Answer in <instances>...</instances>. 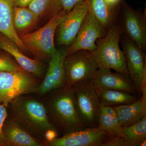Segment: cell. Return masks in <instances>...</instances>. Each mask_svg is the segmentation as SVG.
Here are the masks:
<instances>
[{
    "mask_svg": "<svg viewBox=\"0 0 146 146\" xmlns=\"http://www.w3.org/2000/svg\"><path fill=\"white\" fill-rule=\"evenodd\" d=\"M72 88L81 122L86 128L97 127L101 105L92 79L78 82Z\"/></svg>",
    "mask_w": 146,
    "mask_h": 146,
    "instance_id": "cell-4",
    "label": "cell"
},
{
    "mask_svg": "<svg viewBox=\"0 0 146 146\" xmlns=\"http://www.w3.org/2000/svg\"><path fill=\"white\" fill-rule=\"evenodd\" d=\"M95 87L98 94L101 106H115L129 104L137 100L136 96L125 91L102 89L96 86Z\"/></svg>",
    "mask_w": 146,
    "mask_h": 146,
    "instance_id": "cell-21",
    "label": "cell"
},
{
    "mask_svg": "<svg viewBox=\"0 0 146 146\" xmlns=\"http://www.w3.org/2000/svg\"><path fill=\"white\" fill-rule=\"evenodd\" d=\"M32 0H13L14 6L27 7Z\"/></svg>",
    "mask_w": 146,
    "mask_h": 146,
    "instance_id": "cell-29",
    "label": "cell"
},
{
    "mask_svg": "<svg viewBox=\"0 0 146 146\" xmlns=\"http://www.w3.org/2000/svg\"><path fill=\"white\" fill-rule=\"evenodd\" d=\"M67 49L56 50L50 58L46 72L35 94L43 96L50 91L65 86L64 63Z\"/></svg>",
    "mask_w": 146,
    "mask_h": 146,
    "instance_id": "cell-11",
    "label": "cell"
},
{
    "mask_svg": "<svg viewBox=\"0 0 146 146\" xmlns=\"http://www.w3.org/2000/svg\"><path fill=\"white\" fill-rule=\"evenodd\" d=\"M126 146H139L146 140V115L138 122L122 127Z\"/></svg>",
    "mask_w": 146,
    "mask_h": 146,
    "instance_id": "cell-22",
    "label": "cell"
},
{
    "mask_svg": "<svg viewBox=\"0 0 146 146\" xmlns=\"http://www.w3.org/2000/svg\"><path fill=\"white\" fill-rule=\"evenodd\" d=\"M92 80L95 86L102 89L119 90L132 94L137 92L129 76L117 72H113L110 70L98 68Z\"/></svg>",
    "mask_w": 146,
    "mask_h": 146,
    "instance_id": "cell-14",
    "label": "cell"
},
{
    "mask_svg": "<svg viewBox=\"0 0 146 146\" xmlns=\"http://www.w3.org/2000/svg\"><path fill=\"white\" fill-rule=\"evenodd\" d=\"M110 136L99 127L86 128L58 137L45 146H102Z\"/></svg>",
    "mask_w": 146,
    "mask_h": 146,
    "instance_id": "cell-13",
    "label": "cell"
},
{
    "mask_svg": "<svg viewBox=\"0 0 146 146\" xmlns=\"http://www.w3.org/2000/svg\"><path fill=\"white\" fill-rule=\"evenodd\" d=\"M28 7L39 17L45 13H59L62 9L60 0H32Z\"/></svg>",
    "mask_w": 146,
    "mask_h": 146,
    "instance_id": "cell-24",
    "label": "cell"
},
{
    "mask_svg": "<svg viewBox=\"0 0 146 146\" xmlns=\"http://www.w3.org/2000/svg\"><path fill=\"white\" fill-rule=\"evenodd\" d=\"M122 127L129 126L140 121L146 115V96L129 104L113 106Z\"/></svg>",
    "mask_w": 146,
    "mask_h": 146,
    "instance_id": "cell-17",
    "label": "cell"
},
{
    "mask_svg": "<svg viewBox=\"0 0 146 146\" xmlns=\"http://www.w3.org/2000/svg\"><path fill=\"white\" fill-rule=\"evenodd\" d=\"M119 15V25L123 33L145 52L146 49V13L136 10L123 0Z\"/></svg>",
    "mask_w": 146,
    "mask_h": 146,
    "instance_id": "cell-8",
    "label": "cell"
},
{
    "mask_svg": "<svg viewBox=\"0 0 146 146\" xmlns=\"http://www.w3.org/2000/svg\"><path fill=\"white\" fill-rule=\"evenodd\" d=\"M97 127L110 136L125 138L122 127L113 106H101Z\"/></svg>",
    "mask_w": 146,
    "mask_h": 146,
    "instance_id": "cell-20",
    "label": "cell"
},
{
    "mask_svg": "<svg viewBox=\"0 0 146 146\" xmlns=\"http://www.w3.org/2000/svg\"><path fill=\"white\" fill-rule=\"evenodd\" d=\"M106 32L91 9L82 22L74 42L67 49V55L80 50L93 52L96 48V41L104 37Z\"/></svg>",
    "mask_w": 146,
    "mask_h": 146,
    "instance_id": "cell-10",
    "label": "cell"
},
{
    "mask_svg": "<svg viewBox=\"0 0 146 146\" xmlns=\"http://www.w3.org/2000/svg\"><path fill=\"white\" fill-rule=\"evenodd\" d=\"M90 8L106 32L116 25L119 8L111 7L104 0H89Z\"/></svg>",
    "mask_w": 146,
    "mask_h": 146,
    "instance_id": "cell-19",
    "label": "cell"
},
{
    "mask_svg": "<svg viewBox=\"0 0 146 146\" xmlns=\"http://www.w3.org/2000/svg\"><path fill=\"white\" fill-rule=\"evenodd\" d=\"M40 98L51 123L60 135L86 128L79 117L72 87L55 89Z\"/></svg>",
    "mask_w": 146,
    "mask_h": 146,
    "instance_id": "cell-2",
    "label": "cell"
},
{
    "mask_svg": "<svg viewBox=\"0 0 146 146\" xmlns=\"http://www.w3.org/2000/svg\"><path fill=\"white\" fill-rule=\"evenodd\" d=\"M42 80L24 70L0 72V104L7 106L17 97L35 94Z\"/></svg>",
    "mask_w": 146,
    "mask_h": 146,
    "instance_id": "cell-5",
    "label": "cell"
},
{
    "mask_svg": "<svg viewBox=\"0 0 146 146\" xmlns=\"http://www.w3.org/2000/svg\"><path fill=\"white\" fill-rule=\"evenodd\" d=\"M65 86L92 79L98 66L91 52L80 50L66 56L64 63Z\"/></svg>",
    "mask_w": 146,
    "mask_h": 146,
    "instance_id": "cell-7",
    "label": "cell"
},
{
    "mask_svg": "<svg viewBox=\"0 0 146 146\" xmlns=\"http://www.w3.org/2000/svg\"><path fill=\"white\" fill-rule=\"evenodd\" d=\"M89 9V0H84L63 15L56 29L58 46L69 47L72 44Z\"/></svg>",
    "mask_w": 146,
    "mask_h": 146,
    "instance_id": "cell-9",
    "label": "cell"
},
{
    "mask_svg": "<svg viewBox=\"0 0 146 146\" xmlns=\"http://www.w3.org/2000/svg\"><path fill=\"white\" fill-rule=\"evenodd\" d=\"M13 0H0V33L13 41L22 51H28L19 37L13 21Z\"/></svg>",
    "mask_w": 146,
    "mask_h": 146,
    "instance_id": "cell-18",
    "label": "cell"
},
{
    "mask_svg": "<svg viewBox=\"0 0 146 146\" xmlns=\"http://www.w3.org/2000/svg\"><path fill=\"white\" fill-rule=\"evenodd\" d=\"M23 70L14 59L0 54V72H14Z\"/></svg>",
    "mask_w": 146,
    "mask_h": 146,
    "instance_id": "cell-25",
    "label": "cell"
},
{
    "mask_svg": "<svg viewBox=\"0 0 146 146\" xmlns=\"http://www.w3.org/2000/svg\"><path fill=\"white\" fill-rule=\"evenodd\" d=\"M102 146H126L124 138L110 136Z\"/></svg>",
    "mask_w": 146,
    "mask_h": 146,
    "instance_id": "cell-27",
    "label": "cell"
},
{
    "mask_svg": "<svg viewBox=\"0 0 146 146\" xmlns=\"http://www.w3.org/2000/svg\"><path fill=\"white\" fill-rule=\"evenodd\" d=\"M146 140H145V141H143L142 143L140 144V145L139 146H146Z\"/></svg>",
    "mask_w": 146,
    "mask_h": 146,
    "instance_id": "cell-31",
    "label": "cell"
},
{
    "mask_svg": "<svg viewBox=\"0 0 146 146\" xmlns=\"http://www.w3.org/2000/svg\"><path fill=\"white\" fill-rule=\"evenodd\" d=\"M104 1L111 7L119 8L123 0H104Z\"/></svg>",
    "mask_w": 146,
    "mask_h": 146,
    "instance_id": "cell-30",
    "label": "cell"
},
{
    "mask_svg": "<svg viewBox=\"0 0 146 146\" xmlns=\"http://www.w3.org/2000/svg\"><path fill=\"white\" fill-rule=\"evenodd\" d=\"M39 16L27 7H13V21L16 30L23 31L33 25Z\"/></svg>",
    "mask_w": 146,
    "mask_h": 146,
    "instance_id": "cell-23",
    "label": "cell"
},
{
    "mask_svg": "<svg viewBox=\"0 0 146 146\" xmlns=\"http://www.w3.org/2000/svg\"><path fill=\"white\" fill-rule=\"evenodd\" d=\"M7 117V106L0 104V146H4V138L3 132V127L5 121Z\"/></svg>",
    "mask_w": 146,
    "mask_h": 146,
    "instance_id": "cell-26",
    "label": "cell"
},
{
    "mask_svg": "<svg viewBox=\"0 0 146 146\" xmlns=\"http://www.w3.org/2000/svg\"><path fill=\"white\" fill-rule=\"evenodd\" d=\"M0 48L8 52L23 70L42 80L44 76V67L38 60L30 58L22 52L16 44L7 36L0 37Z\"/></svg>",
    "mask_w": 146,
    "mask_h": 146,
    "instance_id": "cell-15",
    "label": "cell"
},
{
    "mask_svg": "<svg viewBox=\"0 0 146 146\" xmlns=\"http://www.w3.org/2000/svg\"><path fill=\"white\" fill-rule=\"evenodd\" d=\"M84 0H60L63 13L65 14L72 10L75 6Z\"/></svg>",
    "mask_w": 146,
    "mask_h": 146,
    "instance_id": "cell-28",
    "label": "cell"
},
{
    "mask_svg": "<svg viewBox=\"0 0 146 146\" xmlns=\"http://www.w3.org/2000/svg\"><path fill=\"white\" fill-rule=\"evenodd\" d=\"M64 15L56 13L42 28L21 36L22 42L29 51L39 58H50L57 50L54 44V35Z\"/></svg>",
    "mask_w": 146,
    "mask_h": 146,
    "instance_id": "cell-6",
    "label": "cell"
},
{
    "mask_svg": "<svg viewBox=\"0 0 146 146\" xmlns=\"http://www.w3.org/2000/svg\"><path fill=\"white\" fill-rule=\"evenodd\" d=\"M7 109L9 119L43 144L48 133L56 130L50 121L43 101L37 96H19L8 104Z\"/></svg>",
    "mask_w": 146,
    "mask_h": 146,
    "instance_id": "cell-1",
    "label": "cell"
},
{
    "mask_svg": "<svg viewBox=\"0 0 146 146\" xmlns=\"http://www.w3.org/2000/svg\"><path fill=\"white\" fill-rule=\"evenodd\" d=\"M120 43L125 56L129 76L134 84L137 92L140 94L142 78L146 71L145 52L123 33Z\"/></svg>",
    "mask_w": 146,
    "mask_h": 146,
    "instance_id": "cell-12",
    "label": "cell"
},
{
    "mask_svg": "<svg viewBox=\"0 0 146 146\" xmlns=\"http://www.w3.org/2000/svg\"><path fill=\"white\" fill-rule=\"evenodd\" d=\"M122 34L121 29L116 24L108 31L105 36L97 39L96 48L91 53L99 68L112 69L129 76L124 54L120 47Z\"/></svg>",
    "mask_w": 146,
    "mask_h": 146,
    "instance_id": "cell-3",
    "label": "cell"
},
{
    "mask_svg": "<svg viewBox=\"0 0 146 146\" xmlns=\"http://www.w3.org/2000/svg\"><path fill=\"white\" fill-rule=\"evenodd\" d=\"M4 146H42L44 144L35 138L13 120L7 119L3 127Z\"/></svg>",
    "mask_w": 146,
    "mask_h": 146,
    "instance_id": "cell-16",
    "label": "cell"
}]
</instances>
